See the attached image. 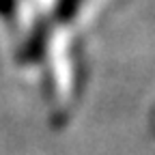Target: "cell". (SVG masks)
Here are the masks:
<instances>
[{
	"mask_svg": "<svg viewBox=\"0 0 155 155\" xmlns=\"http://www.w3.org/2000/svg\"><path fill=\"white\" fill-rule=\"evenodd\" d=\"M153 125H155V121H153Z\"/></svg>",
	"mask_w": 155,
	"mask_h": 155,
	"instance_id": "cell-1",
	"label": "cell"
}]
</instances>
